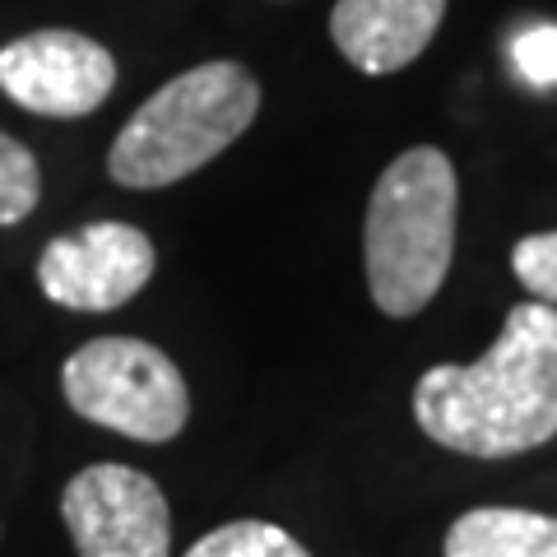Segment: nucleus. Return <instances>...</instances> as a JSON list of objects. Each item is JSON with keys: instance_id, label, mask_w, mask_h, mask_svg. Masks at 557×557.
<instances>
[{"instance_id": "9d476101", "label": "nucleus", "mask_w": 557, "mask_h": 557, "mask_svg": "<svg viewBox=\"0 0 557 557\" xmlns=\"http://www.w3.org/2000/svg\"><path fill=\"white\" fill-rule=\"evenodd\" d=\"M186 557H311L288 530L270 520H233V525L209 530L200 544H190Z\"/></svg>"}, {"instance_id": "423d86ee", "label": "nucleus", "mask_w": 557, "mask_h": 557, "mask_svg": "<svg viewBox=\"0 0 557 557\" xmlns=\"http://www.w3.org/2000/svg\"><path fill=\"white\" fill-rule=\"evenodd\" d=\"M0 89L38 116H89L116 89V61L89 33L38 28L0 47Z\"/></svg>"}, {"instance_id": "7ed1b4c3", "label": "nucleus", "mask_w": 557, "mask_h": 557, "mask_svg": "<svg viewBox=\"0 0 557 557\" xmlns=\"http://www.w3.org/2000/svg\"><path fill=\"white\" fill-rule=\"evenodd\" d=\"M260 112V84L247 65L209 61L168 79L121 126L108 153L112 182L131 190H163L200 172L233 145Z\"/></svg>"}, {"instance_id": "9b49d317", "label": "nucleus", "mask_w": 557, "mask_h": 557, "mask_svg": "<svg viewBox=\"0 0 557 557\" xmlns=\"http://www.w3.org/2000/svg\"><path fill=\"white\" fill-rule=\"evenodd\" d=\"M42 200V172L38 159L0 131V228L24 223Z\"/></svg>"}, {"instance_id": "f03ea898", "label": "nucleus", "mask_w": 557, "mask_h": 557, "mask_svg": "<svg viewBox=\"0 0 557 557\" xmlns=\"http://www.w3.org/2000/svg\"><path fill=\"white\" fill-rule=\"evenodd\" d=\"M456 168L442 149L418 145L381 172L362 223L372 302L386 317H418L446 284L456 256Z\"/></svg>"}, {"instance_id": "20e7f679", "label": "nucleus", "mask_w": 557, "mask_h": 557, "mask_svg": "<svg viewBox=\"0 0 557 557\" xmlns=\"http://www.w3.org/2000/svg\"><path fill=\"white\" fill-rule=\"evenodd\" d=\"M61 391L70 409L131 442H172L190 418V391L163 348L108 335L65 358Z\"/></svg>"}, {"instance_id": "39448f33", "label": "nucleus", "mask_w": 557, "mask_h": 557, "mask_svg": "<svg viewBox=\"0 0 557 557\" xmlns=\"http://www.w3.org/2000/svg\"><path fill=\"white\" fill-rule=\"evenodd\" d=\"M61 520L79 557H168L172 511L163 487L131 465H89L65 483Z\"/></svg>"}, {"instance_id": "f8f14e48", "label": "nucleus", "mask_w": 557, "mask_h": 557, "mask_svg": "<svg viewBox=\"0 0 557 557\" xmlns=\"http://www.w3.org/2000/svg\"><path fill=\"white\" fill-rule=\"evenodd\" d=\"M511 270L534 293V302L557 307V233H534L525 242H516Z\"/></svg>"}, {"instance_id": "6e6552de", "label": "nucleus", "mask_w": 557, "mask_h": 557, "mask_svg": "<svg viewBox=\"0 0 557 557\" xmlns=\"http://www.w3.org/2000/svg\"><path fill=\"white\" fill-rule=\"evenodd\" d=\"M446 20V0H339L330 38L362 75H395L428 51Z\"/></svg>"}, {"instance_id": "ddd939ff", "label": "nucleus", "mask_w": 557, "mask_h": 557, "mask_svg": "<svg viewBox=\"0 0 557 557\" xmlns=\"http://www.w3.org/2000/svg\"><path fill=\"white\" fill-rule=\"evenodd\" d=\"M516 65L520 75L539 89H548L557 84V28L553 24H539V28H525L516 38Z\"/></svg>"}, {"instance_id": "f257e3e1", "label": "nucleus", "mask_w": 557, "mask_h": 557, "mask_svg": "<svg viewBox=\"0 0 557 557\" xmlns=\"http://www.w3.org/2000/svg\"><path fill=\"white\" fill-rule=\"evenodd\" d=\"M413 418L437 446L507 460L557 437V307H511L479 362H442L413 386Z\"/></svg>"}, {"instance_id": "0eeeda50", "label": "nucleus", "mask_w": 557, "mask_h": 557, "mask_svg": "<svg viewBox=\"0 0 557 557\" xmlns=\"http://www.w3.org/2000/svg\"><path fill=\"white\" fill-rule=\"evenodd\" d=\"M153 242L131 223H89L84 233L51 237L38 256V284L57 307L116 311L153 278Z\"/></svg>"}, {"instance_id": "1a4fd4ad", "label": "nucleus", "mask_w": 557, "mask_h": 557, "mask_svg": "<svg viewBox=\"0 0 557 557\" xmlns=\"http://www.w3.org/2000/svg\"><path fill=\"white\" fill-rule=\"evenodd\" d=\"M446 557H557V516L474 507L446 530Z\"/></svg>"}]
</instances>
